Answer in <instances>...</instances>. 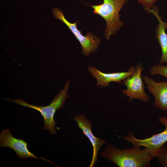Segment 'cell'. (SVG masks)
Wrapping results in <instances>:
<instances>
[{"instance_id":"14","label":"cell","mask_w":167,"mask_h":167,"mask_svg":"<svg viewBox=\"0 0 167 167\" xmlns=\"http://www.w3.org/2000/svg\"><path fill=\"white\" fill-rule=\"evenodd\" d=\"M157 0H137L138 2L142 5L147 10L152 9L154 3Z\"/></svg>"},{"instance_id":"6","label":"cell","mask_w":167,"mask_h":167,"mask_svg":"<svg viewBox=\"0 0 167 167\" xmlns=\"http://www.w3.org/2000/svg\"><path fill=\"white\" fill-rule=\"evenodd\" d=\"M143 66L139 63L135 67L133 74L124 80L126 89L122 91L126 96L129 97V101L137 99L144 102L149 100V97L144 91V85L141 77Z\"/></svg>"},{"instance_id":"4","label":"cell","mask_w":167,"mask_h":167,"mask_svg":"<svg viewBox=\"0 0 167 167\" xmlns=\"http://www.w3.org/2000/svg\"><path fill=\"white\" fill-rule=\"evenodd\" d=\"M54 16L64 23L71 31L80 42L82 50V53L86 56H88L91 53L94 52L97 49L101 43L100 39L91 32L83 35L81 31L78 29L77 24L78 21L72 23L69 22L65 17L63 13L60 9L55 7L52 10Z\"/></svg>"},{"instance_id":"2","label":"cell","mask_w":167,"mask_h":167,"mask_svg":"<svg viewBox=\"0 0 167 167\" xmlns=\"http://www.w3.org/2000/svg\"><path fill=\"white\" fill-rule=\"evenodd\" d=\"M70 82L67 81L63 89L55 96L49 105L43 106L29 104L21 99L12 100L6 98L8 101L14 102L18 105L31 108L39 111L43 118L44 125L43 130H47L51 135L56 133V122L54 119V114L58 109L62 108L63 106L67 97V93L70 87Z\"/></svg>"},{"instance_id":"10","label":"cell","mask_w":167,"mask_h":167,"mask_svg":"<svg viewBox=\"0 0 167 167\" xmlns=\"http://www.w3.org/2000/svg\"><path fill=\"white\" fill-rule=\"evenodd\" d=\"M135 69L133 66H131L126 72L107 73L102 72L94 66H89L88 68L91 74L97 80L96 86L101 87L108 86L109 83L112 82L122 83V81L133 74Z\"/></svg>"},{"instance_id":"8","label":"cell","mask_w":167,"mask_h":167,"mask_svg":"<svg viewBox=\"0 0 167 167\" xmlns=\"http://www.w3.org/2000/svg\"><path fill=\"white\" fill-rule=\"evenodd\" d=\"M73 118L78 123V126L88 138L91 143L93 149V155L90 167L95 166L97 160V153L103 145L106 143L104 140L96 137L92 131V123L83 114H77L74 115Z\"/></svg>"},{"instance_id":"1","label":"cell","mask_w":167,"mask_h":167,"mask_svg":"<svg viewBox=\"0 0 167 167\" xmlns=\"http://www.w3.org/2000/svg\"><path fill=\"white\" fill-rule=\"evenodd\" d=\"M140 148L120 149L109 143L99 155L119 167L150 166V161L154 157L147 149Z\"/></svg>"},{"instance_id":"3","label":"cell","mask_w":167,"mask_h":167,"mask_svg":"<svg viewBox=\"0 0 167 167\" xmlns=\"http://www.w3.org/2000/svg\"><path fill=\"white\" fill-rule=\"evenodd\" d=\"M103 2L98 5L90 6L93 12L101 16L105 21V37L109 40L112 35H115L123 25L120 19L119 12L124 5L129 0H103Z\"/></svg>"},{"instance_id":"7","label":"cell","mask_w":167,"mask_h":167,"mask_svg":"<svg viewBox=\"0 0 167 167\" xmlns=\"http://www.w3.org/2000/svg\"><path fill=\"white\" fill-rule=\"evenodd\" d=\"M28 144L22 139L15 138L8 129L3 130L0 133V146L3 147H8L13 149L19 158L23 159L31 158L40 159L56 165L43 157H39L35 155L28 150Z\"/></svg>"},{"instance_id":"5","label":"cell","mask_w":167,"mask_h":167,"mask_svg":"<svg viewBox=\"0 0 167 167\" xmlns=\"http://www.w3.org/2000/svg\"><path fill=\"white\" fill-rule=\"evenodd\" d=\"M158 120L165 127L164 130L161 133L148 138L139 139L135 138L133 133L129 131L128 134L124 136L123 139L127 141L128 143H131L133 147H144L154 157H156L158 151L167 142V117H160Z\"/></svg>"},{"instance_id":"12","label":"cell","mask_w":167,"mask_h":167,"mask_svg":"<svg viewBox=\"0 0 167 167\" xmlns=\"http://www.w3.org/2000/svg\"><path fill=\"white\" fill-rule=\"evenodd\" d=\"M156 157L161 166L167 167V146H163L159 149Z\"/></svg>"},{"instance_id":"13","label":"cell","mask_w":167,"mask_h":167,"mask_svg":"<svg viewBox=\"0 0 167 167\" xmlns=\"http://www.w3.org/2000/svg\"><path fill=\"white\" fill-rule=\"evenodd\" d=\"M150 72L152 75H159L167 79V66L160 64L154 65L150 68Z\"/></svg>"},{"instance_id":"11","label":"cell","mask_w":167,"mask_h":167,"mask_svg":"<svg viewBox=\"0 0 167 167\" xmlns=\"http://www.w3.org/2000/svg\"><path fill=\"white\" fill-rule=\"evenodd\" d=\"M147 11L155 16L158 23L155 29V33L162 51L159 64L165 63L167 65V33L165 32L167 29V22L162 21L161 17L159 15L158 9L156 6H154L152 9Z\"/></svg>"},{"instance_id":"9","label":"cell","mask_w":167,"mask_h":167,"mask_svg":"<svg viewBox=\"0 0 167 167\" xmlns=\"http://www.w3.org/2000/svg\"><path fill=\"white\" fill-rule=\"evenodd\" d=\"M143 78L146 88L155 98V107L162 111H167V81L156 82L148 75Z\"/></svg>"}]
</instances>
